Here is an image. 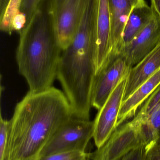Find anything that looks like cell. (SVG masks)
Wrapping results in <instances>:
<instances>
[{"mask_svg":"<svg viewBox=\"0 0 160 160\" xmlns=\"http://www.w3.org/2000/svg\"><path fill=\"white\" fill-rule=\"evenodd\" d=\"M63 91L52 87L39 92L28 91L16 104L9 120L4 160H34L65 124L74 118Z\"/></svg>","mask_w":160,"mask_h":160,"instance_id":"obj_1","label":"cell"},{"mask_svg":"<svg viewBox=\"0 0 160 160\" xmlns=\"http://www.w3.org/2000/svg\"><path fill=\"white\" fill-rule=\"evenodd\" d=\"M95 0H92L71 44L62 51L57 79L75 118L90 119L95 81Z\"/></svg>","mask_w":160,"mask_h":160,"instance_id":"obj_2","label":"cell"},{"mask_svg":"<svg viewBox=\"0 0 160 160\" xmlns=\"http://www.w3.org/2000/svg\"><path fill=\"white\" fill-rule=\"evenodd\" d=\"M41 3L19 32L16 50L19 73L26 80L31 92H41L53 87L57 78L62 52L53 28L47 2L45 6Z\"/></svg>","mask_w":160,"mask_h":160,"instance_id":"obj_3","label":"cell"},{"mask_svg":"<svg viewBox=\"0 0 160 160\" xmlns=\"http://www.w3.org/2000/svg\"><path fill=\"white\" fill-rule=\"evenodd\" d=\"M92 0H47L48 12L62 51L73 41Z\"/></svg>","mask_w":160,"mask_h":160,"instance_id":"obj_4","label":"cell"},{"mask_svg":"<svg viewBox=\"0 0 160 160\" xmlns=\"http://www.w3.org/2000/svg\"><path fill=\"white\" fill-rule=\"evenodd\" d=\"M93 121L73 118L55 132L43 148L39 157L71 151H86L93 137Z\"/></svg>","mask_w":160,"mask_h":160,"instance_id":"obj_5","label":"cell"},{"mask_svg":"<svg viewBox=\"0 0 160 160\" xmlns=\"http://www.w3.org/2000/svg\"><path fill=\"white\" fill-rule=\"evenodd\" d=\"M142 145L138 126L133 119L124 123L104 145L91 153L90 160H121L131 150Z\"/></svg>","mask_w":160,"mask_h":160,"instance_id":"obj_6","label":"cell"},{"mask_svg":"<svg viewBox=\"0 0 160 160\" xmlns=\"http://www.w3.org/2000/svg\"><path fill=\"white\" fill-rule=\"evenodd\" d=\"M127 78L117 85L104 105L98 111L93 121V138L97 149L105 144L117 129V119L124 101Z\"/></svg>","mask_w":160,"mask_h":160,"instance_id":"obj_7","label":"cell"},{"mask_svg":"<svg viewBox=\"0 0 160 160\" xmlns=\"http://www.w3.org/2000/svg\"><path fill=\"white\" fill-rule=\"evenodd\" d=\"M131 68L121 56L111 60L96 77L92 94V107L99 111L117 85L128 77Z\"/></svg>","mask_w":160,"mask_h":160,"instance_id":"obj_8","label":"cell"},{"mask_svg":"<svg viewBox=\"0 0 160 160\" xmlns=\"http://www.w3.org/2000/svg\"><path fill=\"white\" fill-rule=\"evenodd\" d=\"M154 13L149 23L125 47L121 57L130 67L140 62L160 44V17Z\"/></svg>","mask_w":160,"mask_h":160,"instance_id":"obj_9","label":"cell"},{"mask_svg":"<svg viewBox=\"0 0 160 160\" xmlns=\"http://www.w3.org/2000/svg\"><path fill=\"white\" fill-rule=\"evenodd\" d=\"M111 28L109 0H95L96 77L111 62Z\"/></svg>","mask_w":160,"mask_h":160,"instance_id":"obj_10","label":"cell"},{"mask_svg":"<svg viewBox=\"0 0 160 160\" xmlns=\"http://www.w3.org/2000/svg\"><path fill=\"white\" fill-rule=\"evenodd\" d=\"M143 0H109L111 15V60L122 56L125 49L124 28L133 8Z\"/></svg>","mask_w":160,"mask_h":160,"instance_id":"obj_11","label":"cell"},{"mask_svg":"<svg viewBox=\"0 0 160 160\" xmlns=\"http://www.w3.org/2000/svg\"><path fill=\"white\" fill-rule=\"evenodd\" d=\"M159 86L160 68L123 101L117 119V128L127 120L134 117L144 102Z\"/></svg>","mask_w":160,"mask_h":160,"instance_id":"obj_12","label":"cell"},{"mask_svg":"<svg viewBox=\"0 0 160 160\" xmlns=\"http://www.w3.org/2000/svg\"><path fill=\"white\" fill-rule=\"evenodd\" d=\"M160 68V44L140 62L132 68L127 79L124 101Z\"/></svg>","mask_w":160,"mask_h":160,"instance_id":"obj_13","label":"cell"},{"mask_svg":"<svg viewBox=\"0 0 160 160\" xmlns=\"http://www.w3.org/2000/svg\"><path fill=\"white\" fill-rule=\"evenodd\" d=\"M154 13L153 8L144 0L133 8L124 28L123 39L125 48L151 21Z\"/></svg>","mask_w":160,"mask_h":160,"instance_id":"obj_14","label":"cell"},{"mask_svg":"<svg viewBox=\"0 0 160 160\" xmlns=\"http://www.w3.org/2000/svg\"><path fill=\"white\" fill-rule=\"evenodd\" d=\"M23 0H0V29L11 35L20 32L27 21L21 12Z\"/></svg>","mask_w":160,"mask_h":160,"instance_id":"obj_15","label":"cell"},{"mask_svg":"<svg viewBox=\"0 0 160 160\" xmlns=\"http://www.w3.org/2000/svg\"><path fill=\"white\" fill-rule=\"evenodd\" d=\"M90 155L86 151H71L39 157L36 160H80L89 158Z\"/></svg>","mask_w":160,"mask_h":160,"instance_id":"obj_16","label":"cell"},{"mask_svg":"<svg viewBox=\"0 0 160 160\" xmlns=\"http://www.w3.org/2000/svg\"><path fill=\"white\" fill-rule=\"evenodd\" d=\"M9 120L0 117V160H4L8 142Z\"/></svg>","mask_w":160,"mask_h":160,"instance_id":"obj_17","label":"cell"},{"mask_svg":"<svg viewBox=\"0 0 160 160\" xmlns=\"http://www.w3.org/2000/svg\"><path fill=\"white\" fill-rule=\"evenodd\" d=\"M43 0H23L21 12L24 16L27 22L39 7ZM26 22V23H27Z\"/></svg>","mask_w":160,"mask_h":160,"instance_id":"obj_18","label":"cell"},{"mask_svg":"<svg viewBox=\"0 0 160 160\" xmlns=\"http://www.w3.org/2000/svg\"><path fill=\"white\" fill-rule=\"evenodd\" d=\"M149 150L145 145H142L131 150L121 160H146Z\"/></svg>","mask_w":160,"mask_h":160,"instance_id":"obj_19","label":"cell"},{"mask_svg":"<svg viewBox=\"0 0 160 160\" xmlns=\"http://www.w3.org/2000/svg\"><path fill=\"white\" fill-rule=\"evenodd\" d=\"M146 160H160V139L149 149Z\"/></svg>","mask_w":160,"mask_h":160,"instance_id":"obj_20","label":"cell"},{"mask_svg":"<svg viewBox=\"0 0 160 160\" xmlns=\"http://www.w3.org/2000/svg\"><path fill=\"white\" fill-rule=\"evenodd\" d=\"M151 7L160 17V0H151Z\"/></svg>","mask_w":160,"mask_h":160,"instance_id":"obj_21","label":"cell"},{"mask_svg":"<svg viewBox=\"0 0 160 160\" xmlns=\"http://www.w3.org/2000/svg\"><path fill=\"white\" fill-rule=\"evenodd\" d=\"M80 160H90V158H86Z\"/></svg>","mask_w":160,"mask_h":160,"instance_id":"obj_22","label":"cell"},{"mask_svg":"<svg viewBox=\"0 0 160 160\" xmlns=\"http://www.w3.org/2000/svg\"><path fill=\"white\" fill-rule=\"evenodd\" d=\"M159 139H160V133H159Z\"/></svg>","mask_w":160,"mask_h":160,"instance_id":"obj_23","label":"cell"},{"mask_svg":"<svg viewBox=\"0 0 160 160\" xmlns=\"http://www.w3.org/2000/svg\"></svg>","mask_w":160,"mask_h":160,"instance_id":"obj_24","label":"cell"}]
</instances>
